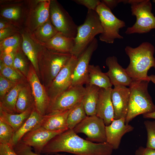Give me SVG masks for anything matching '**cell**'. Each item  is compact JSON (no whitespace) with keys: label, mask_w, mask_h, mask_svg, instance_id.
Masks as SVG:
<instances>
[{"label":"cell","mask_w":155,"mask_h":155,"mask_svg":"<svg viewBox=\"0 0 155 155\" xmlns=\"http://www.w3.org/2000/svg\"><path fill=\"white\" fill-rule=\"evenodd\" d=\"M70 53L53 51H46L39 54L38 63L39 79L46 89L62 68L70 59Z\"/></svg>","instance_id":"4"},{"label":"cell","mask_w":155,"mask_h":155,"mask_svg":"<svg viewBox=\"0 0 155 155\" xmlns=\"http://www.w3.org/2000/svg\"><path fill=\"white\" fill-rule=\"evenodd\" d=\"M27 81L17 84L0 100V109L8 113L17 114L16 105L19 94L24 84Z\"/></svg>","instance_id":"24"},{"label":"cell","mask_w":155,"mask_h":155,"mask_svg":"<svg viewBox=\"0 0 155 155\" xmlns=\"http://www.w3.org/2000/svg\"><path fill=\"white\" fill-rule=\"evenodd\" d=\"M16 52L15 50L9 52H1L0 60L6 65L15 69L13 63Z\"/></svg>","instance_id":"38"},{"label":"cell","mask_w":155,"mask_h":155,"mask_svg":"<svg viewBox=\"0 0 155 155\" xmlns=\"http://www.w3.org/2000/svg\"><path fill=\"white\" fill-rule=\"evenodd\" d=\"M145 118H151L155 119V111L152 113H146L143 115Z\"/></svg>","instance_id":"45"},{"label":"cell","mask_w":155,"mask_h":155,"mask_svg":"<svg viewBox=\"0 0 155 155\" xmlns=\"http://www.w3.org/2000/svg\"><path fill=\"white\" fill-rule=\"evenodd\" d=\"M88 84L105 89L112 88L113 86L106 73L102 71L99 66L94 65L89 66Z\"/></svg>","instance_id":"23"},{"label":"cell","mask_w":155,"mask_h":155,"mask_svg":"<svg viewBox=\"0 0 155 155\" xmlns=\"http://www.w3.org/2000/svg\"><path fill=\"white\" fill-rule=\"evenodd\" d=\"M98 46V40L95 38L78 57L73 75L71 86L88 84L89 62Z\"/></svg>","instance_id":"13"},{"label":"cell","mask_w":155,"mask_h":155,"mask_svg":"<svg viewBox=\"0 0 155 155\" xmlns=\"http://www.w3.org/2000/svg\"><path fill=\"white\" fill-rule=\"evenodd\" d=\"M127 3L130 5L131 15L136 20L132 26L127 28L126 34L146 33L155 29V17L150 0H128Z\"/></svg>","instance_id":"6"},{"label":"cell","mask_w":155,"mask_h":155,"mask_svg":"<svg viewBox=\"0 0 155 155\" xmlns=\"http://www.w3.org/2000/svg\"><path fill=\"white\" fill-rule=\"evenodd\" d=\"M98 14L95 11L88 10L84 23L78 26L75 44L70 54L78 57L95 36L103 32Z\"/></svg>","instance_id":"5"},{"label":"cell","mask_w":155,"mask_h":155,"mask_svg":"<svg viewBox=\"0 0 155 155\" xmlns=\"http://www.w3.org/2000/svg\"><path fill=\"white\" fill-rule=\"evenodd\" d=\"M18 83L7 79L0 74V100Z\"/></svg>","instance_id":"34"},{"label":"cell","mask_w":155,"mask_h":155,"mask_svg":"<svg viewBox=\"0 0 155 155\" xmlns=\"http://www.w3.org/2000/svg\"><path fill=\"white\" fill-rule=\"evenodd\" d=\"M14 132L12 128L0 118V144L10 145L13 147L12 139Z\"/></svg>","instance_id":"30"},{"label":"cell","mask_w":155,"mask_h":155,"mask_svg":"<svg viewBox=\"0 0 155 155\" xmlns=\"http://www.w3.org/2000/svg\"><path fill=\"white\" fill-rule=\"evenodd\" d=\"M106 125L103 120L96 115L87 117L73 129L76 134L82 133L87 140L98 143L106 142Z\"/></svg>","instance_id":"9"},{"label":"cell","mask_w":155,"mask_h":155,"mask_svg":"<svg viewBox=\"0 0 155 155\" xmlns=\"http://www.w3.org/2000/svg\"><path fill=\"white\" fill-rule=\"evenodd\" d=\"M78 4L84 5L88 10L96 11L98 5L101 1L98 0H73Z\"/></svg>","instance_id":"40"},{"label":"cell","mask_w":155,"mask_h":155,"mask_svg":"<svg viewBox=\"0 0 155 155\" xmlns=\"http://www.w3.org/2000/svg\"><path fill=\"white\" fill-rule=\"evenodd\" d=\"M86 92L83 85L71 86L59 95L51 103L46 114L56 111L70 109L81 101Z\"/></svg>","instance_id":"11"},{"label":"cell","mask_w":155,"mask_h":155,"mask_svg":"<svg viewBox=\"0 0 155 155\" xmlns=\"http://www.w3.org/2000/svg\"><path fill=\"white\" fill-rule=\"evenodd\" d=\"M86 92L82 100L87 116L96 115V108L100 88L97 86L86 84Z\"/></svg>","instance_id":"21"},{"label":"cell","mask_w":155,"mask_h":155,"mask_svg":"<svg viewBox=\"0 0 155 155\" xmlns=\"http://www.w3.org/2000/svg\"><path fill=\"white\" fill-rule=\"evenodd\" d=\"M114 150L107 142L95 143L78 136L68 129L51 139L42 152H64L75 155H111Z\"/></svg>","instance_id":"1"},{"label":"cell","mask_w":155,"mask_h":155,"mask_svg":"<svg viewBox=\"0 0 155 155\" xmlns=\"http://www.w3.org/2000/svg\"><path fill=\"white\" fill-rule=\"evenodd\" d=\"M22 38V48L23 51L31 62L39 78L37 53L36 49L32 42L28 36L23 35Z\"/></svg>","instance_id":"28"},{"label":"cell","mask_w":155,"mask_h":155,"mask_svg":"<svg viewBox=\"0 0 155 155\" xmlns=\"http://www.w3.org/2000/svg\"><path fill=\"white\" fill-rule=\"evenodd\" d=\"M63 131H51L40 126L26 134L20 142L33 147L36 153L42 152L44 147L52 138L63 132Z\"/></svg>","instance_id":"14"},{"label":"cell","mask_w":155,"mask_h":155,"mask_svg":"<svg viewBox=\"0 0 155 155\" xmlns=\"http://www.w3.org/2000/svg\"><path fill=\"white\" fill-rule=\"evenodd\" d=\"M48 43L51 50L70 53L74 45V38L67 37L59 32L49 39Z\"/></svg>","instance_id":"22"},{"label":"cell","mask_w":155,"mask_h":155,"mask_svg":"<svg viewBox=\"0 0 155 155\" xmlns=\"http://www.w3.org/2000/svg\"><path fill=\"white\" fill-rule=\"evenodd\" d=\"M43 116L38 113L35 107L26 121L18 130L14 132L12 139L13 147L26 134L40 125Z\"/></svg>","instance_id":"20"},{"label":"cell","mask_w":155,"mask_h":155,"mask_svg":"<svg viewBox=\"0 0 155 155\" xmlns=\"http://www.w3.org/2000/svg\"><path fill=\"white\" fill-rule=\"evenodd\" d=\"M15 69L26 78L29 69L23 56L20 53L16 52L13 63Z\"/></svg>","instance_id":"32"},{"label":"cell","mask_w":155,"mask_h":155,"mask_svg":"<svg viewBox=\"0 0 155 155\" xmlns=\"http://www.w3.org/2000/svg\"><path fill=\"white\" fill-rule=\"evenodd\" d=\"M0 155H18L11 145L0 144Z\"/></svg>","instance_id":"41"},{"label":"cell","mask_w":155,"mask_h":155,"mask_svg":"<svg viewBox=\"0 0 155 155\" xmlns=\"http://www.w3.org/2000/svg\"><path fill=\"white\" fill-rule=\"evenodd\" d=\"M9 33V30L8 29L4 28L0 30V39L2 40L5 38Z\"/></svg>","instance_id":"44"},{"label":"cell","mask_w":155,"mask_h":155,"mask_svg":"<svg viewBox=\"0 0 155 155\" xmlns=\"http://www.w3.org/2000/svg\"><path fill=\"white\" fill-rule=\"evenodd\" d=\"M40 35L49 39L56 35L59 32L49 21L44 24L40 28L39 31Z\"/></svg>","instance_id":"35"},{"label":"cell","mask_w":155,"mask_h":155,"mask_svg":"<svg viewBox=\"0 0 155 155\" xmlns=\"http://www.w3.org/2000/svg\"><path fill=\"white\" fill-rule=\"evenodd\" d=\"M34 105V99L31 88L27 81L24 84L19 94L16 105L17 113L23 112Z\"/></svg>","instance_id":"25"},{"label":"cell","mask_w":155,"mask_h":155,"mask_svg":"<svg viewBox=\"0 0 155 155\" xmlns=\"http://www.w3.org/2000/svg\"><path fill=\"white\" fill-rule=\"evenodd\" d=\"M2 15L5 18L10 19L16 20L20 16V11L16 7L6 9L2 12Z\"/></svg>","instance_id":"39"},{"label":"cell","mask_w":155,"mask_h":155,"mask_svg":"<svg viewBox=\"0 0 155 155\" xmlns=\"http://www.w3.org/2000/svg\"><path fill=\"white\" fill-rule=\"evenodd\" d=\"M5 26V24L2 22H0V30L4 29V28Z\"/></svg>","instance_id":"46"},{"label":"cell","mask_w":155,"mask_h":155,"mask_svg":"<svg viewBox=\"0 0 155 155\" xmlns=\"http://www.w3.org/2000/svg\"><path fill=\"white\" fill-rule=\"evenodd\" d=\"M71 109L62 111L52 112L43 116L40 126L51 131L68 129L67 124L68 115Z\"/></svg>","instance_id":"19"},{"label":"cell","mask_w":155,"mask_h":155,"mask_svg":"<svg viewBox=\"0 0 155 155\" xmlns=\"http://www.w3.org/2000/svg\"><path fill=\"white\" fill-rule=\"evenodd\" d=\"M0 74L7 79L17 83L27 81L26 78L15 69L5 65L0 60Z\"/></svg>","instance_id":"29"},{"label":"cell","mask_w":155,"mask_h":155,"mask_svg":"<svg viewBox=\"0 0 155 155\" xmlns=\"http://www.w3.org/2000/svg\"><path fill=\"white\" fill-rule=\"evenodd\" d=\"M19 42V38L17 36H13L5 39L0 44L1 52L7 49H15Z\"/></svg>","instance_id":"36"},{"label":"cell","mask_w":155,"mask_h":155,"mask_svg":"<svg viewBox=\"0 0 155 155\" xmlns=\"http://www.w3.org/2000/svg\"><path fill=\"white\" fill-rule=\"evenodd\" d=\"M149 82L146 80L132 81L129 86L130 96L126 124L139 115L155 111V105L148 91Z\"/></svg>","instance_id":"3"},{"label":"cell","mask_w":155,"mask_h":155,"mask_svg":"<svg viewBox=\"0 0 155 155\" xmlns=\"http://www.w3.org/2000/svg\"><path fill=\"white\" fill-rule=\"evenodd\" d=\"M26 79L30 85L34 99L35 107L41 115H46L50 104L46 89L41 81L32 65L30 64Z\"/></svg>","instance_id":"12"},{"label":"cell","mask_w":155,"mask_h":155,"mask_svg":"<svg viewBox=\"0 0 155 155\" xmlns=\"http://www.w3.org/2000/svg\"><path fill=\"white\" fill-rule=\"evenodd\" d=\"M144 123L147 134L146 147L155 149V121L146 120Z\"/></svg>","instance_id":"33"},{"label":"cell","mask_w":155,"mask_h":155,"mask_svg":"<svg viewBox=\"0 0 155 155\" xmlns=\"http://www.w3.org/2000/svg\"><path fill=\"white\" fill-rule=\"evenodd\" d=\"M112 88H100L96 108V115L102 119L106 126L110 125L114 119V113L111 98Z\"/></svg>","instance_id":"18"},{"label":"cell","mask_w":155,"mask_h":155,"mask_svg":"<svg viewBox=\"0 0 155 155\" xmlns=\"http://www.w3.org/2000/svg\"><path fill=\"white\" fill-rule=\"evenodd\" d=\"M51 3L50 1H45L42 3L37 9L36 13V19L38 25L44 24L48 19Z\"/></svg>","instance_id":"31"},{"label":"cell","mask_w":155,"mask_h":155,"mask_svg":"<svg viewBox=\"0 0 155 155\" xmlns=\"http://www.w3.org/2000/svg\"><path fill=\"white\" fill-rule=\"evenodd\" d=\"M14 149L18 155H42L34 152L32 150L31 147L26 145L20 142H19L14 146Z\"/></svg>","instance_id":"37"},{"label":"cell","mask_w":155,"mask_h":155,"mask_svg":"<svg viewBox=\"0 0 155 155\" xmlns=\"http://www.w3.org/2000/svg\"><path fill=\"white\" fill-rule=\"evenodd\" d=\"M153 2L155 3V0H153Z\"/></svg>","instance_id":"48"},{"label":"cell","mask_w":155,"mask_h":155,"mask_svg":"<svg viewBox=\"0 0 155 155\" xmlns=\"http://www.w3.org/2000/svg\"><path fill=\"white\" fill-rule=\"evenodd\" d=\"M126 0H102L101 2L111 10L113 9L119 3H125Z\"/></svg>","instance_id":"43"},{"label":"cell","mask_w":155,"mask_h":155,"mask_svg":"<svg viewBox=\"0 0 155 155\" xmlns=\"http://www.w3.org/2000/svg\"><path fill=\"white\" fill-rule=\"evenodd\" d=\"M87 116L82 100L71 108L68 115L67 124L68 129H73Z\"/></svg>","instance_id":"27"},{"label":"cell","mask_w":155,"mask_h":155,"mask_svg":"<svg viewBox=\"0 0 155 155\" xmlns=\"http://www.w3.org/2000/svg\"><path fill=\"white\" fill-rule=\"evenodd\" d=\"M130 90L126 86H114L111 93L114 119L126 118L128 112Z\"/></svg>","instance_id":"16"},{"label":"cell","mask_w":155,"mask_h":155,"mask_svg":"<svg viewBox=\"0 0 155 155\" xmlns=\"http://www.w3.org/2000/svg\"><path fill=\"white\" fill-rule=\"evenodd\" d=\"M151 81L155 84V75H153L151 77Z\"/></svg>","instance_id":"47"},{"label":"cell","mask_w":155,"mask_h":155,"mask_svg":"<svg viewBox=\"0 0 155 155\" xmlns=\"http://www.w3.org/2000/svg\"><path fill=\"white\" fill-rule=\"evenodd\" d=\"M125 51L130 59L129 63L125 69L132 81L150 82L147 73L151 68H155L154 46L150 42H144L134 48L126 46Z\"/></svg>","instance_id":"2"},{"label":"cell","mask_w":155,"mask_h":155,"mask_svg":"<svg viewBox=\"0 0 155 155\" xmlns=\"http://www.w3.org/2000/svg\"><path fill=\"white\" fill-rule=\"evenodd\" d=\"M77 59V57L72 55L46 89L50 104L59 95L71 86L73 75Z\"/></svg>","instance_id":"8"},{"label":"cell","mask_w":155,"mask_h":155,"mask_svg":"<svg viewBox=\"0 0 155 155\" xmlns=\"http://www.w3.org/2000/svg\"><path fill=\"white\" fill-rule=\"evenodd\" d=\"M106 64L108 69L106 73L113 85L114 86H129L132 80L127 73L125 69L119 63L115 56L107 57Z\"/></svg>","instance_id":"17"},{"label":"cell","mask_w":155,"mask_h":155,"mask_svg":"<svg viewBox=\"0 0 155 155\" xmlns=\"http://www.w3.org/2000/svg\"><path fill=\"white\" fill-rule=\"evenodd\" d=\"M134 155H155V149L140 146L135 151Z\"/></svg>","instance_id":"42"},{"label":"cell","mask_w":155,"mask_h":155,"mask_svg":"<svg viewBox=\"0 0 155 155\" xmlns=\"http://www.w3.org/2000/svg\"><path fill=\"white\" fill-rule=\"evenodd\" d=\"M96 11L98 15L103 30L99 36L100 40L113 44L116 39H123L119 32L120 29L125 27V22L116 17L111 10L101 1Z\"/></svg>","instance_id":"7"},{"label":"cell","mask_w":155,"mask_h":155,"mask_svg":"<svg viewBox=\"0 0 155 155\" xmlns=\"http://www.w3.org/2000/svg\"><path fill=\"white\" fill-rule=\"evenodd\" d=\"M50 11L52 22L57 31L66 36L75 38L78 26L69 14L55 1L51 2Z\"/></svg>","instance_id":"10"},{"label":"cell","mask_w":155,"mask_h":155,"mask_svg":"<svg viewBox=\"0 0 155 155\" xmlns=\"http://www.w3.org/2000/svg\"><path fill=\"white\" fill-rule=\"evenodd\" d=\"M34 107L35 105L23 112L16 114L8 113L0 109V118L9 125L15 132L18 130L26 121Z\"/></svg>","instance_id":"26"},{"label":"cell","mask_w":155,"mask_h":155,"mask_svg":"<svg viewBox=\"0 0 155 155\" xmlns=\"http://www.w3.org/2000/svg\"><path fill=\"white\" fill-rule=\"evenodd\" d=\"M125 118L114 119L111 124L105 127L106 142L114 150L118 149L121 138L126 133L132 131L134 127L126 124Z\"/></svg>","instance_id":"15"}]
</instances>
